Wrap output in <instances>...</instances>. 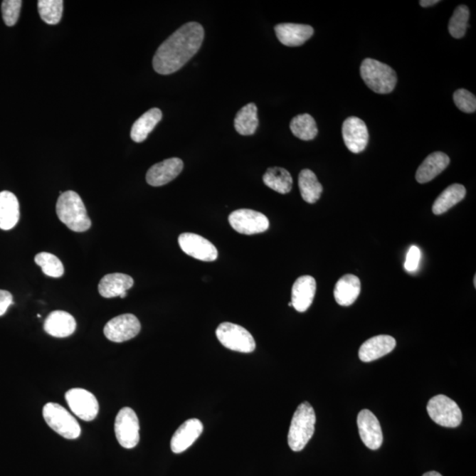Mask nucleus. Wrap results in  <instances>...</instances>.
<instances>
[{
    "label": "nucleus",
    "mask_w": 476,
    "mask_h": 476,
    "mask_svg": "<svg viewBox=\"0 0 476 476\" xmlns=\"http://www.w3.org/2000/svg\"><path fill=\"white\" fill-rule=\"evenodd\" d=\"M204 35L197 22L183 25L159 46L153 58L154 71L162 75L179 71L201 49Z\"/></svg>",
    "instance_id": "1"
},
{
    "label": "nucleus",
    "mask_w": 476,
    "mask_h": 476,
    "mask_svg": "<svg viewBox=\"0 0 476 476\" xmlns=\"http://www.w3.org/2000/svg\"><path fill=\"white\" fill-rule=\"evenodd\" d=\"M56 211L58 219L70 230L75 232L90 230L92 223L86 206L75 191H68L60 194L58 199Z\"/></svg>",
    "instance_id": "2"
},
{
    "label": "nucleus",
    "mask_w": 476,
    "mask_h": 476,
    "mask_svg": "<svg viewBox=\"0 0 476 476\" xmlns=\"http://www.w3.org/2000/svg\"><path fill=\"white\" fill-rule=\"evenodd\" d=\"M315 424L314 409L309 402H302L295 412L287 435V442L292 451L300 452L304 450L314 434Z\"/></svg>",
    "instance_id": "3"
},
{
    "label": "nucleus",
    "mask_w": 476,
    "mask_h": 476,
    "mask_svg": "<svg viewBox=\"0 0 476 476\" xmlns=\"http://www.w3.org/2000/svg\"><path fill=\"white\" fill-rule=\"evenodd\" d=\"M360 73L364 83L375 93L389 94L396 86V71L388 65L372 58H365L361 63Z\"/></svg>",
    "instance_id": "4"
},
{
    "label": "nucleus",
    "mask_w": 476,
    "mask_h": 476,
    "mask_svg": "<svg viewBox=\"0 0 476 476\" xmlns=\"http://www.w3.org/2000/svg\"><path fill=\"white\" fill-rule=\"evenodd\" d=\"M46 423L61 437L76 439L81 433L80 426L75 416L57 403H47L43 409Z\"/></svg>",
    "instance_id": "5"
},
{
    "label": "nucleus",
    "mask_w": 476,
    "mask_h": 476,
    "mask_svg": "<svg viewBox=\"0 0 476 476\" xmlns=\"http://www.w3.org/2000/svg\"><path fill=\"white\" fill-rule=\"evenodd\" d=\"M216 337L225 347L233 351L252 353L256 349L253 335L238 324L230 322L221 323L216 329Z\"/></svg>",
    "instance_id": "6"
},
{
    "label": "nucleus",
    "mask_w": 476,
    "mask_h": 476,
    "mask_svg": "<svg viewBox=\"0 0 476 476\" xmlns=\"http://www.w3.org/2000/svg\"><path fill=\"white\" fill-rule=\"evenodd\" d=\"M427 411L430 418L443 427L456 428L462 422V413L459 406L452 398L442 394L430 398Z\"/></svg>",
    "instance_id": "7"
},
{
    "label": "nucleus",
    "mask_w": 476,
    "mask_h": 476,
    "mask_svg": "<svg viewBox=\"0 0 476 476\" xmlns=\"http://www.w3.org/2000/svg\"><path fill=\"white\" fill-rule=\"evenodd\" d=\"M115 434L122 448H134L139 442V423L137 415L130 408H123L115 420Z\"/></svg>",
    "instance_id": "8"
},
{
    "label": "nucleus",
    "mask_w": 476,
    "mask_h": 476,
    "mask_svg": "<svg viewBox=\"0 0 476 476\" xmlns=\"http://www.w3.org/2000/svg\"><path fill=\"white\" fill-rule=\"evenodd\" d=\"M231 226L240 234L263 233L269 228L268 217L252 209H238L228 216Z\"/></svg>",
    "instance_id": "9"
},
{
    "label": "nucleus",
    "mask_w": 476,
    "mask_h": 476,
    "mask_svg": "<svg viewBox=\"0 0 476 476\" xmlns=\"http://www.w3.org/2000/svg\"><path fill=\"white\" fill-rule=\"evenodd\" d=\"M65 400L73 414L85 422H91L98 415L99 404L97 398L87 390H69L65 393Z\"/></svg>",
    "instance_id": "10"
},
{
    "label": "nucleus",
    "mask_w": 476,
    "mask_h": 476,
    "mask_svg": "<svg viewBox=\"0 0 476 476\" xmlns=\"http://www.w3.org/2000/svg\"><path fill=\"white\" fill-rule=\"evenodd\" d=\"M142 326L137 317L123 314L114 317L105 327L103 333L110 342L120 343L137 337Z\"/></svg>",
    "instance_id": "11"
},
{
    "label": "nucleus",
    "mask_w": 476,
    "mask_h": 476,
    "mask_svg": "<svg viewBox=\"0 0 476 476\" xmlns=\"http://www.w3.org/2000/svg\"><path fill=\"white\" fill-rule=\"evenodd\" d=\"M179 243L184 253L196 260L211 262L215 261L218 257L216 247L201 236L194 233L181 234Z\"/></svg>",
    "instance_id": "12"
},
{
    "label": "nucleus",
    "mask_w": 476,
    "mask_h": 476,
    "mask_svg": "<svg viewBox=\"0 0 476 476\" xmlns=\"http://www.w3.org/2000/svg\"><path fill=\"white\" fill-rule=\"evenodd\" d=\"M342 137L350 152L354 154L363 152L369 142L366 124L359 117H348L342 125Z\"/></svg>",
    "instance_id": "13"
},
{
    "label": "nucleus",
    "mask_w": 476,
    "mask_h": 476,
    "mask_svg": "<svg viewBox=\"0 0 476 476\" xmlns=\"http://www.w3.org/2000/svg\"><path fill=\"white\" fill-rule=\"evenodd\" d=\"M358 430L361 441L369 449L378 450L383 443L381 426L377 417L368 409H364L357 416Z\"/></svg>",
    "instance_id": "14"
},
{
    "label": "nucleus",
    "mask_w": 476,
    "mask_h": 476,
    "mask_svg": "<svg viewBox=\"0 0 476 476\" xmlns=\"http://www.w3.org/2000/svg\"><path fill=\"white\" fill-rule=\"evenodd\" d=\"M184 169V162L179 158H169L154 164L147 172L146 179L150 186L157 187L171 182Z\"/></svg>",
    "instance_id": "15"
},
{
    "label": "nucleus",
    "mask_w": 476,
    "mask_h": 476,
    "mask_svg": "<svg viewBox=\"0 0 476 476\" xmlns=\"http://www.w3.org/2000/svg\"><path fill=\"white\" fill-rule=\"evenodd\" d=\"M276 36L285 46H301L314 34L311 26L296 23H280L275 28Z\"/></svg>",
    "instance_id": "16"
},
{
    "label": "nucleus",
    "mask_w": 476,
    "mask_h": 476,
    "mask_svg": "<svg viewBox=\"0 0 476 476\" xmlns=\"http://www.w3.org/2000/svg\"><path fill=\"white\" fill-rule=\"evenodd\" d=\"M203 433V424L199 419L186 421L171 438V448L174 453H181L194 444Z\"/></svg>",
    "instance_id": "17"
},
{
    "label": "nucleus",
    "mask_w": 476,
    "mask_h": 476,
    "mask_svg": "<svg viewBox=\"0 0 476 476\" xmlns=\"http://www.w3.org/2000/svg\"><path fill=\"white\" fill-rule=\"evenodd\" d=\"M317 290L316 280L312 276L305 275L295 282L291 295L292 306L299 312H305L311 307Z\"/></svg>",
    "instance_id": "18"
},
{
    "label": "nucleus",
    "mask_w": 476,
    "mask_h": 476,
    "mask_svg": "<svg viewBox=\"0 0 476 476\" xmlns=\"http://www.w3.org/2000/svg\"><path fill=\"white\" fill-rule=\"evenodd\" d=\"M396 347V341L390 335H378L369 339L361 346L359 358L364 363L379 359L388 355Z\"/></svg>",
    "instance_id": "19"
},
{
    "label": "nucleus",
    "mask_w": 476,
    "mask_h": 476,
    "mask_svg": "<svg viewBox=\"0 0 476 476\" xmlns=\"http://www.w3.org/2000/svg\"><path fill=\"white\" fill-rule=\"evenodd\" d=\"M43 327L46 333L51 337L65 338L75 333L76 320L68 312L55 311L47 317Z\"/></svg>",
    "instance_id": "20"
},
{
    "label": "nucleus",
    "mask_w": 476,
    "mask_h": 476,
    "mask_svg": "<svg viewBox=\"0 0 476 476\" xmlns=\"http://www.w3.org/2000/svg\"><path fill=\"white\" fill-rule=\"evenodd\" d=\"M450 164L448 154L443 152H434L428 156L419 166L416 174V179L420 184L430 182L445 171Z\"/></svg>",
    "instance_id": "21"
},
{
    "label": "nucleus",
    "mask_w": 476,
    "mask_h": 476,
    "mask_svg": "<svg viewBox=\"0 0 476 476\" xmlns=\"http://www.w3.org/2000/svg\"><path fill=\"white\" fill-rule=\"evenodd\" d=\"M20 219V205L13 193L4 191L0 193V228L10 231L16 226Z\"/></svg>",
    "instance_id": "22"
},
{
    "label": "nucleus",
    "mask_w": 476,
    "mask_h": 476,
    "mask_svg": "<svg viewBox=\"0 0 476 476\" xmlns=\"http://www.w3.org/2000/svg\"><path fill=\"white\" fill-rule=\"evenodd\" d=\"M134 284V279L130 275L115 273L107 275L100 280L98 290L102 297H117L127 292Z\"/></svg>",
    "instance_id": "23"
},
{
    "label": "nucleus",
    "mask_w": 476,
    "mask_h": 476,
    "mask_svg": "<svg viewBox=\"0 0 476 476\" xmlns=\"http://www.w3.org/2000/svg\"><path fill=\"white\" fill-rule=\"evenodd\" d=\"M361 293V282L357 276L346 275L339 279L334 287V298L341 306H350Z\"/></svg>",
    "instance_id": "24"
},
{
    "label": "nucleus",
    "mask_w": 476,
    "mask_h": 476,
    "mask_svg": "<svg viewBox=\"0 0 476 476\" xmlns=\"http://www.w3.org/2000/svg\"><path fill=\"white\" fill-rule=\"evenodd\" d=\"M162 119V113L158 108L150 109L149 112L144 113L132 125V139L138 143L144 142Z\"/></svg>",
    "instance_id": "25"
},
{
    "label": "nucleus",
    "mask_w": 476,
    "mask_h": 476,
    "mask_svg": "<svg viewBox=\"0 0 476 476\" xmlns=\"http://www.w3.org/2000/svg\"><path fill=\"white\" fill-rule=\"evenodd\" d=\"M467 191L462 184H455L443 191L433 206L434 215L440 216L460 203L466 196Z\"/></svg>",
    "instance_id": "26"
},
{
    "label": "nucleus",
    "mask_w": 476,
    "mask_h": 476,
    "mask_svg": "<svg viewBox=\"0 0 476 476\" xmlns=\"http://www.w3.org/2000/svg\"><path fill=\"white\" fill-rule=\"evenodd\" d=\"M298 186L304 201L314 204L323 193V186L317 180L315 173L311 169H302L299 174Z\"/></svg>",
    "instance_id": "27"
},
{
    "label": "nucleus",
    "mask_w": 476,
    "mask_h": 476,
    "mask_svg": "<svg viewBox=\"0 0 476 476\" xmlns=\"http://www.w3.org/2000/svg\"><path fill=\"white\" fill-rule=\"evenodd\" d=\"M236 131L239 134L249 136L255 134L258 127V108L255 103L243 106L235 117Z\"/></svg>",
    "instance_id": "28"
},
{
    "label": "nucleus",
    "mask_w": 476,
    "mask_h": 476,
    "mask_svg": "<svg viewBox=\"0 0 476 476\" xmlns=\"http://www.w3.org/2000/svg\"><path fill=\"white\" fill-rule=\"evenodd\" d=\"M263 182L270 189L280 194H289L293 186L290 173L280 167L269 168L263 176Z\"/></svg>",
    "instance_id": "29"
},
{
    "label": "nucleus",
    "mask_w": 476,
    "mask_h": 476,
    "mask_svg": "<svg viewBox=\"0 0 476 476\" xmlns=\"http://www.w3.org/2000/svg\"><path fill=\"white\" fill-rule=\"evenodd\" d=\"M290 130L297 138L302 140L314 139L319 132L315 120L309 114L295 117L290 122Z\"/></svg>",
    "instance_id": "30"
},
{
    "label": "nucleus",
    "mask_w": 476,
    "mask_h": 476,
    "mask_svg": "<svg viewBox=\"0 0 476 476\" xmlns=\"http://www.w3.org/2000/svg\"><path fill=\"white\" fill-rule=\"evenodd\" d=\"M38 12L42 20L49 25H56L61 21L64 2L62 0H40Z\"/></svg>",
    "instance_id": "31"
},
{
    "label": "nucleus",
    "mask_w": 476,
    "mask_h": 476,
    "mask_svg": "<svg viewBox=\"0 0 476 476\" xmlns=\"http://www.w3.org/2000/svg\"><path fill=\"white\" fill-rule=\"evenodd\" d=\"M468 19H470L468 7L464 5L458 6L449 21L450 35L456 39L462 38L466 34Z\"/></svg>",
    "instance_id": "32"
},
{
    "label": "nucleus",
    "mask_w": 476,
    "mask_h": 476,
    "mask_svg": "<svg viewBox=\"0 0 476 476\" xmlns=\"http://www.w3.org/2000/svg\"><path fill=\"white\" fill-rule=\"evenodd\" d=\"M35 262L42 268L44 275L60 278L64 275V265L60 258L49 253H40L35 257Z\"/></svg>",
    "instance_id": "33"
},
{
    "label": "nucleus",
    "mask_w": 476,
    "mask_h": 476,
    "mask_svg": "<svg viewBox=\"0 0 476 476\" xmlns=\"http://www.w3.org/2000/svg\"><path fill=\"white\" fill-rule=\"evenodd\" d=\"M22 1L21 0H5L2 2L3 20L6 26L13 27L19 20Z\"/></svg>",
    "instance_id": "34"
},
{
    "label": "nucleus",
    "mask_w": 476,
    "mask_h": 476,
    "mask_svg": "<svg viewBox=\"0 0 476 476\" xmlns=\"http://www.w3.org/2000/svg\"><path fill=\"white\" fill-rule=\"evenodd\" d=\"M453 101L458 109L465 113H473L476 110V98L475 95L471 92L463 90H458L453 94Z\"/></svg>",
    "instance_id": "35"
},
{
    "label": "nucleus",
    "mask_w": 476,
    "mask_h": 476,
    "mask_svg": "<svg viewBox=\"0 0 476 476\" xmlns=\"http://www.w3.org/2000/svg\"><path fill=\"white\" fill-rule=\"evenodd\" d=\"M421 258V252L418 247L413 245L411 247V249L408 250L407 254V258H406L405 261V269L408 272H416L417 268H418L419 262Z\"/></svg>",
    "instance_id": "36"
},
{
    "label": "nucleus",
    "mask_w": 476,
    "mask_h": 476,
    "mask_svg": "<svg viewBox=\"0 0 476 476\" xmlns=\"http://www.w3.org/2000/svg\"><path fill=\"white\" fill-rule=\"evenodd\" d=\"M14 305L12 294L0 290V317L5 314L10 305Z\"/></svg>",
    "instance_id": "37"
},
{
    "label": "nucleus",
    "mask_w": 476,
    "mask_h": 476,
    "mask_svg": "<svg viewBox=\"0 0 476 476\" xmlns=\"http://www.w3.org/2000/svg\"><path fill=\"white\" fill-rule=\"evenodd\" d=\"M440 1H438V0H422V1H420V5L423 7H429L436 5Z\"/></svg>",
    "instance_id": "38"
},
{
    "label": "nucleus",
    "mask_w": 476,
    "mask_h": 476,
    "mask_svg": "<svg viewBox=\"0 0 476 476\" xmlns=\"http://www.w3.org/2000/svg\"><path fill=\"white\" fill-rule=\"evenodd\" d=\"M423 476H443V475L438 473V472L436 471H430V472H427V473L424 474Z\"/></svg>",
    "instance_id": "39"
},
{
    "label": "nucleus",
    "mask_w": 476,
    "mask_h": 476,
    "mask_svg": "<svg viewBox=\"0 0 476 476\" xmlns=\"http://www.w3.org/2000/svg\"><path fill=\"white\" fill-rule=\"evenodd\" d=\"M127 292H124L123 294H121V295H120V298H125V297H127Z\"/></svg>",
    "instance_id": "40"
},
{
    "label": "nucleus",
    "mask_w": 476,
    "mask_h": 476,
    "mask_svg": "<svg viewBox=\"0 0 476 476\" xmlns=\"http://www.w3.org/2000/svg\"><path fill=\"white\" fill-rule=\"evenodd\" d=\"M476 280V277H475V279H474L475 286H476V280Z\"/></svg>",
    "instance_id": "41"
},
{
    "label": "nucleus",
    "mask_w": 476,
    "mask_h": 476,
    "mask_svg": "<svg viewBox=\"0 0 476 476\" xmlns=\"http://www.w3.org/2000/svg\"><path fill=\"white\" fill-rule=\"evenodd\" d=\"M289 306H292V302H289Z\"/></svg>",
    "instance_id": "42"
}]
</instances>
